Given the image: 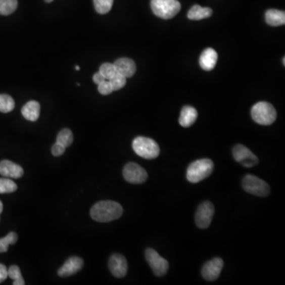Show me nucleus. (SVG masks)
<instances>
[{
	"label": "nucleus",
	"mask_w": 285,
	"mask_h": 285,
	"mask_svg": "<svg viewBox=\"0 0 285 285\" xmlns=\"http://www.w3.org/2000/svg\"><path fill=\"white\" fill-rule=\"evenodd\" d=\"M0 174L5 177L18 179L23 176L22 166L9 160H3L0 163Z\"/></svg>",
	"instance_id": "14"
},
{
	"label": "nucleus",
	"mask_w": 285,
	"mask_h": 285,
	"mask_svg": "<svg viewBox=\"0 0 285 285\" xmlns=\"http://www.w3.org/2000/svg\"><path fill=\"white\" fill-rule=\"evenodd\" d=\"M243 188L246 192L265 198L270 194V187L264 180L253 174H247L243 179Z\"/></svg>",
	"instance_id": "6"
},
{
	"label": "nucleus",
	"mask_w": 285,
	"mask_h": 285,
	"mask_svg": "<svg viewBox=\"0 0 285 285\" xmlns=\"http://www.w3.org/2000/svg\"><path fill=\"white\" fill-rule=\"evenodd\" d=\"M213 162L209 159H199L188 166L186 178L189 182L198 183L210 176L213 171Z\"/></svg>",
	"instance_id": "2"
},
{
	"label": "nucleus",
	"mask_w": 285,
	"mask_h": 285,
	"mask_svg": "<svg viewBox=\"0 0 285 285\" xmlns=\"http://www.w3.org/2000/svg\"><path fill=\"white\" fill-rule=\"evenodd\" d=\"M109 269L115 277H124L128 272V262L126 258L121 254H113L109 260Z\"/></svg>",
	"instance_id": "11"
},
{
	"label": "nucleus",
	"mask_w": 285,
	"mask_h": 285,
	"mask_svg": "<svg viewBox=\"0 0 285 285\" xmlns=\"http://www.w3.org/2000/svg\"><path fill=\"white\" fill-rule=\"evenodd\" d=\"M113 4L114 0H93L95 11L100 15H106L110 12Z\"/></svg>",
	"instance_id": "25"
},
{
	"label": "nucleus",
	"mask_w": 285,
	"mask_h": 285,
	"mask_svg": "<svg viewBox=\"0 0 285 285\" xmlns=\"http://www.w3.org/2000/svg\"><path fill=\"white\" fill-rule=\"evenodd\" d=\"M98 90L101 94L103 95H108L114 91V89L112 87L111 83L109 80H105L101 82L100 84H99Z\"/></svg>",
	"instance_id": "30"
},
{
	"label": "nucleus",
	"mask_w": 285,
	"mask_h": 285,
	"mask_svg": "<svg viewBox=\"0 0 285 285\" xmlns=\"http://www.w3.org/2000/svg\"><path fill=\"white\" fill-rule=\"evenodd\" d=\"M145 257L156 276H163L166 274L169 269L168 261L162 258L155 250L152 248L147 249Z\"/></svg>",
	"instance_id": "7"
},
{
	"label": "nucleus",
	"mask_w": 285,
	"mask_h": 285,
	"mask_svg": "<svg viewBox=\"0 0 285 285\" xmlns=\"http://www.w3.org/2000/svg\"><path fill=\"white\" fill-rule=\"evenodd\" d=\"M265 21L271 26H283L285 24L284 11L279 10H268L265 13Z\"/></svg>",
	"instance_id": "19"
},
{
	"label": "nucleus",
	"mask_w": 285,
	"mask_h": 285,
	"mask_svg": "<svg viewBox=\"0 0 285 285\" xmlns=\"http://www.w3.org/2000/svg\"><path fill=\"white\" fill-rule=\"evenodd\" d=\"M132 148L137 156L146 159H156L160 153L157 142L151 138L144 136H138L134 139Z\"/></svg>",
	"instance_id": "4"
},
{
	"label": "nucleus",
	"mask_w": 285,
	"mask_h": 285,
	"mask_svg": "<svg viewBox=\"0 0 285 285\" xmlns=\"http://www.w3.org/2000/svg\"><path fill=\"white\" fill-rule=\"evenodd\" d=\"M212 10L209 8H202L199 5H194L188 12V19L190 20H202L212 16Z\"/></svg>",
	"instance_id": "20"
},
{
	"label": "nucleus",
	"mask_w": 285,
	"mask_h": 285,
	"mask_svg": "<svg viewBox=\"0 0 285 285\" xmlns=\"http://www.w3.org/2000/svg\"><path fill=\"white\" fill-rule=\"evenodd\" d=\"M117 73L123 75L125 78L133 76L136 71L135 62L129 58H120L114 63Z\"/></svg>",
	"instance_id": "15"
},
{
	"label": "nucleus",
	"mask_w": 285,
	"mask_h": 285,
	"mask_svg": "<svg viewBox=\"0 0 285 285\" xmlns=\"http://www.w3.org/2000/svg\"><path fill=\"white\" fill-rule=\"evenodd\" d=\"M15 101L8 94H0V112L7 114L15 109Z\"/></svg>",
	"instance_id": "23"
},
{
	"label": "nucleus",
	"mask_w": 285,
	"mask_h": 285,
	"mask_svg": "<svg viewBox=\"0 0 285 285\" xmlns=\"http://www.w3.org/2000/svg\"><path fill=\"white\" fill-rule=\"evenodd\" d=\"M8 277V269L4 264H0V283Z\"/></svg>",
	"instance_id": "32"
},
{
	"label": "nucleus",
	"mask_w": 285,
	"mask_h": 285,
	"mask_svg": "<svg viewBox=\"0 0 285 285\" xmlns=\"http://www.w3.org/2000/svg\"><path fill=\"white\" fill-rule=\"evenodd\" d=\"M283 65H284V64H285V58H284V57H283Z\"/></svg>",
	"instance_id": "37"
},
{
	"label": "nucleus",
	"mask_w": 285,
	"mask_h": 285,
	"mask_svg": "<svg viewBox=\"0 0 285 285\" xmlns=\"http://www.w3.org/2000/svg\"><path fill=\"white\" fill-rule=\"evenodd\" d=\"M3 209H4V205H3L2 201H0V215L2 213Z\"/></svg>",
	"instance_id": "34"
},
{
	"label": "nucleus",
	"mask_w": 285,
	"mask_h": 285,
	"mask_svg": "<svg viewBox=\"0 0 285 285\" xmlns=\"http://www.w3.org/2000/svg\"><path fill=\"white\" fill-rule=\"evenodd\" d=\"M253 120L261 125H270L276 120V111L270 103L260 102L251 109Z\"/></svg>",
	"instance_id": "3"
},
{
	"label": "nucleus",
	"mask_w": 285,
	"mask_h": 285,
	"mask_svg": "<svg viewBox=\"0 0 285 285\" xmlns=\"http://www.w3.org/2000/svg\"><path fill=\"white\" fill-rule=\"evenodd\" d=\"M57 142L65 148H68L73 142V133L68 128L61 130L57 135Z\"/></svg>",
	"instance_id": "21"
},
{
	"label": "nucleus",
	"mask_w": 285,
	"mask_h": 285,
	"mask_svg": "<svg viewBox=\"0 0 285 285\" xmlns=\"http://www.w3.org/2000/svg\"><path fill=\"white\" fill-rule=\"evenodd\" d=\"M75 69H76L77 71H79V69H80V68H79V66H76L75 67Z\"/></svg>",
	"instance_id": "36"
},
{
	"label": "nucleus",
	"mask_w": 285,
	"mask_h": 285,
	"mask_svg": "<svg viewBox=\"0 0 285 285\" xmlns=\"http://www.w3.org/2000/svg\"><path fill=\"white\" fill-rule=\"evenodd\" d=\"M123 208L114 201H102L95 204L90 209V216L99 223H108L122 216Z\"/></svg>",
	"instance_id": "1"
},
{
	"label": "nucleus",
	"mask_w": 285,
	"mask_h": 285,
	"mask_svg": "<svg viewBox=\"0 0 285 285\" xmlns=\"http://www.w3.org/2000/svg\"><path fill=\"white\" fill-rule=\"evenodd\" d=\"M46 3H51L53 2V0H44Z\"/></svg>",
	"instance_id": "35"
},
{
	"label": "nucleus",
	"mask_w": 285,
	"mask_h": 285,
	"mask_svg": "<svg viewBox=\"0 0 285 285\" xmlns=\"http://www.w3.org/2000/svg\"><path fill=\"white\" fill-rule=\"evenodd\" d=\"M198 111L192 106H185L181 110L179 117V124L184 128H188L195 123L198 118Z\"/></svg>",
	"instance_id": "17"
},
{
	"label": "nucleus",
	"mask_w": 285,
	"mask_h": 285,
	"mask_svg": "<svg viewBox=\"0 0 285 285\" xmlns=\"http://www.w3.org/2000/svg\"><path fill=\"white\" fill-rule=\"evenodd\" d=\"M233 156L238 163L245 166L247 168H251L252 166L258 164V159L247 147L242 145H238L233 149Z\"/></svg>",
	"instance_id": "10"
},
{
	"label": "nucleus",
	"mask_w": 285,
	"mask_h": 285,
	"mask_svg": "<svg viewBox=\"0 0 285 285\" xmlns=\"http://www.w3.org/2000/svg\"><path fill=\"white\" fill-rule=\"evenodd\" d=\"M109 81H110V83H111L112 87L114 89V91L121 90V88L124 87L125 84H126V78L118 73L116 74V75Z\"/></svg>",
	"instance_id": "29"
},
{
	"label": "nucleus",
	"mask_w": 285,
	"mask_h": 285,
	"mask_svg": "<svg viewBox=\"0 0 285 285\" xmlns=\"http://www.w3.org/2000/svg\"><path fill=\"white\" fill-rule=\"evenodd\" d=\"M99 72L103 75L106 80H110L111 78L117 74L115 66L114 64H110V63H105L102 64L99 69Z\"/></svg>",
	"instance_id": "28"
},
{
	"label": "nucleus",
	"mask_w": 285,
	"mask_h": 285,
	"mask_svg": "<svg viewBox=\"0 0 285 285\" xmlns=\"http://www.w3.org/2000/svg\"><path fill=\"white\" fill-rule=\"evenodd\" d=\"M84 261L79 257L73 256L68 258L64 265L58 269V275L61 277L72 276L82 269Z\"/></svg>",
	"instance_id": "13"
},
{
	"label": "nucleus",
	"mask_w": 285,
	"mask_h": 285,
	"mask_svg": "<svg viewBox=\"0 0 285 285\" xmlns=\"http://www.w3.org/2000/svg\"><path fill=\"white\" fill-rule=\"evenodd\" d=\"M40 106L36 101H29L22 107V114L28 121H37L40 116Z\"/></svg>",
	"instance_id": "18"
},
{
	"label": "nucleus",
	"mask_w": 285,
	"mask_h": 285,
	"mask_svg": "<svg viewBox=\"0 0 285 285\" xmlns=\"http://www.w3.org/2000/svg\"><path fill=\"white\" fill-rule=\"evenodd\" d=\"M223 267V261L220 258H215L205 264L202 269V276L208 281L217 280Z\"/></svg>",
	"instance_id": "12"
},
{
	"label": "nucleus",
	"mask_w": 285,
	"mask_h": 285,
	"mask_svg": "<svg viewBox=\"0 0 285 285\" xmlns=\"http://www.w3.org/2000/svg\"><path fill=\"white\" fill-rule=\"evenodd\" d=\"M18 241V234L15 232H10L8 235L0 239V253H5L8 251L10 245H14Z\"/></svg>",
	"instance_id": "24"
},
{
	"label": "nucleus",
	"mask_w": 285,
	"mask_h": 285,
	"mask_svg": "<svg viewBox=\"0 0 285 285\" xmlns=\"http://www.w3.org/2000/svg\"><path fill=\"white\" fill-rule=\"evenodd\" d=\"M65 150H66L65 147L56 142L55 145H53V148H52L51 152L53 156L59 157V156H62L63 154L65 152Z\"/></svg>",
	"instance_id": "31"
},
{
	"label": "nucleus",
	"mask_w": 285,
	"mask_h": 285,
	"mask_svg": "<svg viewBox=\"0 0 285 285\" xmlns=\"http://www.w3.org/2000/svg\"><path fill=\"white\" fill-rule=\"evenodd\" d=\"M218 54L212 48L206 49L202 53L199 60L200 66L206 71H212L217 63Z\"/></svg>",
	"instance_id": "16"
},
{
	"label": "nucleus",
	"mask_w": 285,
	"mask_h": 285,
	"mask_svg": "<svg viewBox=\"0 0 285 285\" xmlns=\"http://www.w3.org/2000/svg\"><path fill=\"white\" fill-rule=\"evenodd\" d=\"M18 8L17 0H0V15H9Z\"/></svg>",
	"instance_id": "22"
},
{
	"label": "nucleus",
	"mask_w": 285,
	"mask_h": 285,
	"mask_svg": "<svg viewBox=\"0 0 285 285\" xmlns=\"http://www.w3.org/2000/svg\"><path fill=\"white\" fill-rule=\"evenodd\" d=\"M8 276L14 280V285H24L25 280L22 277L20 269L17 265H11L8 269Z\"/></svg>",
	"instance_id": "27"
},
{
	"label": "nucleus",
	"mask_w": 285,
	"mask_h": 285,
	"mask_svg": "<svg viewBox=\"0 0 285 285\" xmlns=\"http://www.w3.org/2000/svg\"><path fill=\"white\" fill-rule=\"evenodd\" d=\"M151 8L159 18L170 19L178 14L181 4L177 0H152Z\"/></svg>",
	"instance_id": "5"
},
{
	"label": "nucleus",
	"mask_w": 285,
	"mask_h": 285,
	"mask_svg": "<svg viewBox=\"0 0 285 285\" xmlns=\"http://www.w3.org/2000/svg\"><path fill=\"white\" fill-rule=\"evenodd\" d=\"M106 80L103 75L100 73V72H97V73H95L93 76V81L94 82L95 84H100L101 82H103V81Z\"/></svg>",
	"instance_id": "33"
},
{
	"label": "nucleus",
	"mask_w": 285,
	"mask_h": 285,
	"mask_svg": "<svg viewBox=\"0 0 285 285\" xmlns=\"http://www.w3.org/2000/svg\"><path fill=\"white\" fill-rule=\"evenodd\" d=\"M18 185L8 177L0 178V194H11L16 191Z\"/></svg>",
	"instance_id": "26"
},
{
	"label": "nucleus",
	"mask_w": 285,
	"mask_h": 285,
	"mask_svg": "<svg viewBox=\"0 0 285 285\" xmlns=\"http://www.w3.org/2000/svg\"><path fill=\"white\" fill-rule=\"evenodd\" d=\"M124 179L132 184H142L148 179V173L137 163H128L123 170Z\"/></svg>",
	"instance_id": "8"
},
{
	"label": "nucleus",
	"mask_w": 285,
	"mask_h": 285,
	"mask_svg": "<svg viewBox=\"0 0 285 285\" xmlns=\"http://www.w3.org/2000/svg\"><path fill=\"white\" fill-rule=\"evenodd\" d=\"M214 212L215 209L213 205L209 201H205L200 205L196 212L195 221L197 226L201 229L208 228L212 223Z\"/></svg>",
	"instance_id": "9"
}]
</instances>
